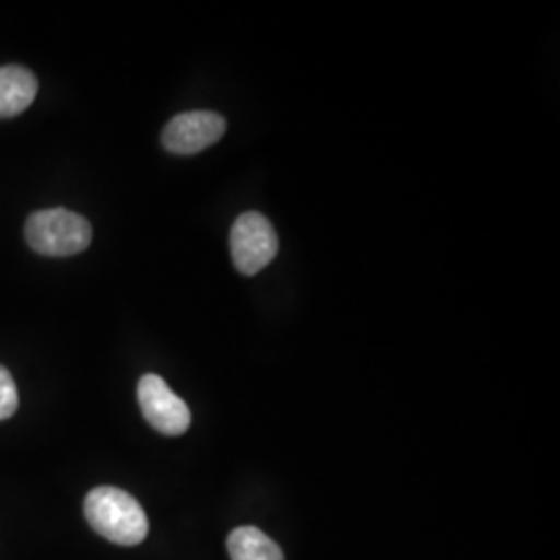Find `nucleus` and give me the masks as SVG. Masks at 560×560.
<instances>
[{"label":"nucleus","instance_id":"f257e3e1","mask_svg":"<svg viewBox=\"0 0 560 560\" xmlns=\"http://www.w3.org/2000/svg\"><path fill=\"white\" fill-rule=\"evenodd\" d=\"M85 520L96 534L119 546H138L148 536V517L129 492L101 486L85 497Z\"/></svg>","mask_w":560,"mask_h":560},{"label":"nucleus","instance_id":"f03ea898","mask_svg":"<svg viewBox=\"0 0 560 560\" xmlns=\"http://www.w3.org/2000/svg\"><path fill=\"white\" fill-rule=\"evenodd\" d=\"M25 240L40 256L69 258L90 247L92 224L67 208L38 210L25 222Z\"/></svg>","mask_w":560,"mask_h":560},{"label":"nucleus","instance_id":"7ed1b4c3","mask_svg":"<svg viewBox=\"0 0 560 560\" xmlns=\"http://www.w3.org/2000/svg\"><path fill=\"white\" fill-rule=\"evenodd\" d=\"M279 237L275 226L260 212H245L231 229L233 264L245 277L258 275L275 260Z\"/></svg>","mask_w":560,"mask_h":560},{"label":"nucleus","instance_id":"20e7f679","mask_svg":"<svg viewBox=\"0 0 560 560\" xmlns=\"http://www.w3.org/2000/svg\"><path fill=\"white\" fill-rule=\"evenodd\" d=\"M138 399L145 421L164 436H180L191 425V411L171 386L156 374H145L138 384Z\"/></svg>","mask_w":560,"mask_h":560},{"label":"nucleus","instance_id":"39448f33","mask_svg":"<svg viewBox=\"0 0 560 560\" xmlns=\"http://www.w3.org/2000/svg\"><path fill=\"white\" fill-rule=\"evenodd\" d=\"M226 131V120L210 110L183 113L171 120L162 131V145L171 154L189 156L214 145Z\"/></svg>","mask_w":560,"mask_h":560},{"label":"nucleus","instance_id":"423d86ee","mask_svg":"<svg viewBox=\"0 0 560 560\" xmlns=\"http://www.w3.org/2000/svg\"><path fill=\"white\" fill-rule=\"evenodd\" d=\"M38 96L36 75L21 67H0V119H11L25 113Z\"/></svg>","mask_w":560,"mask_h":560},{"label":"nucleus","instance_id":"0eeeda50","mask_svg":"<svg viewBox=\"0 0 560 560\" xmlns=\"http://www.w3.org/2000/svg\"><path fill=\"white\" fill-rule=\"evenodd\" d=\"M231 560H284L279 544L268 538L258 527H240L229 540Z\"/></svg>","mask_w":560,"mask_h":560},{"label":"nucleus","instance_id":"6e6552de","mask_svg":"<svg viewBox=\"0 0 560 560\" xmlns=\"http://www.w3.org/2000/svg\"><path fill=\"white\" fill-rule=\"evenodd\" d=\"M18 407H20L18 384L13 381L11 372L4 365H0V421L13 418Z\"/></svg>","mask_w":560,"mask_h":560}]
</instances>
